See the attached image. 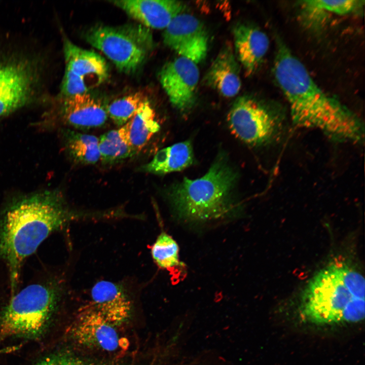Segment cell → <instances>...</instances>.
I'll return each mask as SVG.
<instances>
[{
	"mask_svg": "<svg viewBox=\"0 0 365 365\" xmlns=\"http://www.w3.org/2000/svg\"><path fill=\"white\" fill-rule=\"evenodd\" d=\"M127 124L129 140L135 154L142 150L160 128L155 111L148 100Z\"/></svg>",
	"mask_w": 365,
	"mask_h": 365,
	"instance_id": "d6986e66",
	"label": "cell"
},
{
	"mask_svg": "<svg viewBox=\"0 0 365 365\" xmlns=\"http://www.w3.org/2000/svg\"><path fill=\"white\" fill-rule=\"evenodd\" d=\"M63 51L65 68L88 81L93 80L94 85L105 81L108 76V67L99 54L82 49L64 36Z\"/></svg>",
	"mask_w": 365,
	"mask_h": 365,
	"instance_id": "e0dca14e",
	"label": "cell"
},
{
	"mask_svg": "<svg viewBox=\"0 0 365 365\" xmlns=\"http://www.w3.org/2000/svg\"><path fill=\"white\" fill-rule=\"evenodd\" d=\"M227 121L236 137L254 146L275 141L284 127L281 116L248 96L236 99L228 113Z\"/></svg>",
	"mask_w": 365,
	"mask_h": 365,
	"instance_id": "52a82bcc",
	"label": "cell"
},
{
	"mask_svg": "<svg viewBox=\"0 0 365 365\" xmlns=\"http://www.w3.org/2000/svg\"><path fill=\"white\" fill-rule=\"evenodd\" d=\"M92 215L71 210L60 195L53 192L26 197L9 206L0 218V259L8 267L12 292L24 260L51 234Z\"/></svg>",
	"mask_w": 365,
	"mask_h": 365,
	"instance_id": "7a4b0ae2",
	"label": "cell"
},
{
	"mask_svg": "<svg viewBox=\"0 0 365 365\" xmlns=\"http://www.w3.org/2000/svg\"><path fill=\"white\" fill-rule=\"evenodd\" d=\"M274 73L287 100L295 125L319 130L339 142L363 141L364 128L360 118L325 93L304 64L280 41L278 42Z\"/></svg>",
	"mask_w": 365,
	"mask_h": 365,
	"instance_id": "6da1fadb",
	"label": "cell"
},
{
	"mask_svg": "<svg viewBox=\"0 0 365 365\" xmlns=\"http://www.w3.org/2000/svg\"><path fill=\"white\" fill-rule=\"evenodd\" d=\"M364 279L345 264L322 269L309 281L303 295L301 312L313 323H354L364 317Z\"/></svg>",
	"mask_w": 365,
	"mask_h": 365,
	"instance_id": "3957f363",
	"label": "cell"
},
{
	"mask_svg": "<svg viewBox=\"0 0 365 365\" xmlns=\"http://www.w3.org/2000/svg\"><path fill=\"white\" fill-rule=\"evenodd\" d=\"M204 81L224 97H232L239 93L241 87L239 65L231 45L226 44L221 49Z\"/></svg>",
	"mask_w": 365,
	"mask_h": 365,
	"instance_id": "9a60e30c",
	"label": "cell"
},
{
	"mask_svg": "<svg viewBox=\"0 0 365 365\" xmlns=\"http://www.w3.org/2000/svg\"><path fill=\"white\" fill-rule=\"evenodd\" d=\"M66 138L67 150L77 163L94 164L100 160L98 138L96 136L70 130Z\"/></svg>",
	"mask_w": 365,
	"mask_h": 365,
	"instance_id": "44dd1931",
	"label": "cell"
},
{
	"mask_svg": "<svg viewBox=\"0 0 365 365\" xmlns=\"http://www.w3.org/2000/svg\"><path fill=\"white\" fill-rule=\"evenodd\" d=\"M89 87L81 77L65 68L61 86V95L63 98L87 93Z\"/></svg>",
	"mask_w": 365,
	"mask_h": 365,
	"instance_id": "d4e9b609",
	"label": "cell"
},
{
	"mask_svg": "<svg viewBox=\"0 0 365 365\" xmlns=\"http://www.w3.org/2000/svg\"><path fill=\"white\" fill-rule=\"evenodd\" d=\"M37 365H84L76 359L65 356H53L47 358Z\"/></svg>",
	"mask_w": 365,
	"mask_h": 365,
	"instance_id": "484cf974",
	"label": "cell"
},
{
	"mask_svg": "<svg viewBox=\"0 0 365 365\" xmlns=\"http://www.w3.org/2000/svg\"><path fill=\"white\" fill-rule=\"evenodd\" d=\"M164 44L177 53L196 64L206 58L208 35L202 22L194 16L181 13L164 29Z\"/></svg>",
	"mask_w": 365,
	"mask_h": 365,
	"instance_id": "ba28073f",
	"label": "cell"
},
{
	"mask_svg": "<svg viewBox=\"0 0 365 365\" xmlns=\"http://www.w3.org/2000/svg\"><path fill=\"white\" fill-rule=\"evenodd\" d=\"M91 305L115 326L129 317L131 303L121 284L107 280L96 283L91 290Z\"/></svg>",
	"mask_w": 365,
	"mask_h": 365,
	"instance_id": "7c38bea8",
	"label": "cell"
},
{
	"mask_svg": "<svg viewBox=\"0 0 365 365\" xmlns=\"http://www.w3.org/2000/svg\"><path fill=\"white\" fill-rule=\"evenodd\" d=\"M360 4V1L355 0H308L303 1L302 6L307 15L316 18L328 13L337 15L349 14L359 7Z\"/></svg>",
	"mask_w": 365,
	"mask_h": 365,
	"instance_id": "603a6c76",
	"label": "cell"
},
{
	"mask_svg": "<svg viewBox=\"0 0 365 365\" xmlns=\"http://www.w3.org/2000/svg\"><path fill=\"white\" fill-rule=\"evenodd\" d=\"M178 337H179L177 335H176L175 336H173L172 339V342L173 343H175L176 342V341L178 340Z\"/></svg>",
	"mask_w": 365,
	"mask_h": 365,
	"instance_id": "4316f807",
	"label": "cell"
},
{
	"mask_svg": "<svg viewBox=\"0 0 365 365\" xmlns=\"http://www.w3.org/2000/svg\"><path fill=\"white\" fill-rule=\"evenodd\" d=\"M85 36L88 43L125 74L136 71L154 48L151 30L139 23L116 26L98 24L89 28Z\"/></svg>",
	"mask_w": 365,
	"mask_h": 365,
	"instance_id": "5b68a950",
	"label": "cell"
},
{
	"mask_svg": "<svg viewBox=\"0 0 365 365\" xmlns=\"http://www.w3.org/2000/svg\"><path fill=\"white\" fill-rule=\"evenodd\" d=\"M151 252L155 262L161 268L169 269L179 264L178 244L171 236L164 232L158 236Z\"/></svg>",
	"mask_w": 365,
	"mask_h": 365,
	"instance_id": "cb8c5ba5",
	"label": "cell"
},
{
	"mask_svg": "<svg viewBox=\"0 0 365 365\" xmlns=\"http://www.w3.org/2000/svg\"><path fill=\"white\" fill-rule=\"evenodd\" d=\"M115 327L89 304L78 314L73 327V335L82 345L114 351L118 349L120 343Z\"/></svg>",
	"mask_w": 365,
	"mask_h": 365,
	"instance_id": "30bf717a",
	"label": "cell"
},
{
	"mask_svg": "<svg viewBox=\"0 0 365 365\" xmlns=\"http://www.w3.org/2000/svg\"><path fill=\"white\" fill-rule=\"evenodd\" d=\"M98 149L100 160L105 164L118 163L134 155L127 123L101 135L98 138Z\"/></svg>",
	"mask_w": 365,
	"mask_h": 365,
	"instance_id": "ffe728a7",
	"label": "cell"
},
{
	"mask_svg": "<svg viewBox=\"0 0 365 365\" xmlns=\"http://www.w3.org/2000/svg\"><path fill=\"white\" fill-rule=\"evenodd\" d=\"M139 24L151 29H165L178 15L183 13L182 2L171 0H117L109 1Z\"/></svg>",
	"mask_w": 365,
	"mask_h": 365,
	"instance_id": "8fae6325",
	"label": "cell"
},
{
	"mask_svg": "<svg viewBox=\"0 0 365 365\" xmlns=\"http://www.w3.org/2000/svg\"><path fill=\"white\" fill-rule=\"evenodd\" d=\"M20 65L0 63V117L23 105L30 90V78Z\"/></svg>",
	"mask_w": 365,
	"mask_h": 365,
	"instance_id": "2e32d148",
	"label": "cell"
},
{
	"mask_svg": "<svg viewBox=\"0 0 365 365\" xmlns=\"http://www.w3.org/2000/svg\"><path fill=\"white\" fill-rule=\"evenodd\" d=\"M238 175L227 159L219 156L202 177H185L172 184L166 195L175 212L189 221L204 222L235 214L234 191Z\"/></svg>",
	"mask_w": 365,
	"mask_h": 365,
	"instance_id": "277c9868",
	"label": "cell"
},
{
	"mask_svg": "<svg viewBox=\"0 0 365 365\" xmlns=\"http://www.w3.org/2000/svg\"><path fill=\"white\" fill-rule=\"evenodd\" d=\"M62 116L68 125L79 129L100 127L106 122L107 106L89 93L63 98Z\"/></svg>",
	"mask_w": 365,
	"mask_h": 365,
	"instance_id": "5bb4252c",
	"label": "cell"
},
{
	"mask_svg": "<svg viewBox=\"0 0 365 365\" xmlns=\"http://www.w3.org/2000/svg\"><path fill=\"white\" fill-rule=\"evenodd\" d=\"M235 52L246 76L254 74L262 64L269 47L266 34L259 28L245 23L233 29Z\"/></svg>",
	"mask_w": 365,
	"mask_h": 365,
	"instance_id": "4fadbf2b",
	"label": "cell"
},
{
	"mask_svg": "<svg viewBox=\"0 0 365 365\" xmlns=\"http://www.w3.org/2000/svg\"><path fill=\"white\" fill-rule=\"evenodd\" d=\"M148 100L140 92L131 93L114 100L107 106L108 116L118 126L127 123Z\"/></svg>",
	"mask_w": 365,
	"mask_h": 365,
	"instance_id": "7402d4cb",
	"label": "cell"
},
{
	"mask_svg": "<svg viewBox=\"0 0 365 365\" xmlns=\"http://www.w3.org/2000/svg\"><path fill=\"white\" fill-rule=\"evenodd\" d=\"M60 288L53 282L34 283L13 296L0 315L1 334L25 336L39 334L54 310Z\"/></svg>",
	"mask_w": 365,
	"mask_h": 365,
	"instance_id": "8992f818",
	"label": "cell"
},
{
	"mask_svg": "<svg viewBox=\"0 0 365 365\" xmlns=\"http://www.w3.org/2000/svg\"><path fill=\"white\" fill-rule=\"evenodd\" d=\"M194 161L191 142L186 140L160 150L140 170L155 174H165L182 170L191 166Z\"/></svg>",
	"mask_w": 365,
	"mask_h": 365,
	"instance_id": "ac0fdd59",
	"label": "cell"
},
{
	"mask_svg": "<svg viewBox=\"0 0 365 365\" xmlns=\"http://www.w3.org/2000/svg\"><path fill=\"white\" fill-rule=\"evenodd\" d=\"M199 75L196 63L179 56L162 66L159 78L171 104L177 109L185 111L192 108L195 102Z\"/></svg>",
	"mask_w": 365,
	"mask_h": 365,
	"instance_id": "9c48e42d",
	"label": "cell"
}]
</instances>
